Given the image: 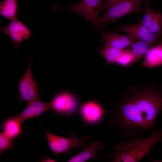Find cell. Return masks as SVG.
<instances>
[{
    "instance_id": "5b68a950",
    "label": "cell",
    "mask_w": 162,
    "mask_h": 162,
    "mask_svg": "<svg viewBox=\"0 0 162 162\" xmlns=\"http://www.w3.org/2000/svg\"><path fill=\"white\" fill-rule=\"evenodd\" d=\"M102 3V0H81L69 7L62 8L54 5L52 10H55L59 9L74 12L82 16L97 27L98 15L101 10Z\"/></svg>"
},
{
    "instance_id": "cb8c5ba5",
    "label": "cell",
    "mask_w": 162,
    "mask_h": 162,
    "mask_svg": "<svg viewBox=\"0 0 162 162\" xmlns=\"http://www.w3.org/2000/svg\"><path fill=\"white\" fill-rule=\"evenodd\" d=\"M149 158L154 162H162V160H158L154 158L151 155V154H149L148 156Z\"/></svg>"
},
{
    "instance_id": "d6986e66",
    "label": "cell",
    "mask_w": 162,
    "mask_h": 162,
    "mask_svg": "<svg viewBox=\"0 0 162 162\" xmlns=\"http://www.w3.org/2000/svg\"><path fill=\"white\" fill-rule=\"evenodd\" d=\"M123 50L105 45L101 49L100 53L107 64H111L116 63Z\"/></svg>"
},
{
    "instance_id": "8fae6325",
    "label": "cell",
    "mask_w": 162,
    "mask_h": 162,
    "mask_svg": "<svg viewBox=\"0 0 162 162\" xmlns=\"http://www.w3.org/2000/svg\"><path fill=\"white\" fill-rule=\"evenodd\" d=\"M80 112L83 119L90 124L99 122L104 118L105 111L97 103L90 101L83 104L81 106Z\"/></svg>"
},
{
    "instance_id": "ffe728a7",
    "label": "cell",
    "mask_w": 162,
    "mask_h": 162,
    "mask_svg": "<svg viewBox=\"0 0 162 162\" xmlns=\"http://www.w3.org/2000/svg\"><path fill=\"white\" fill-rule=\"evenodd\" d=\"M134 63V56L129 50L125 49L123 50L115 63L120 66L127 67Z\"/></svg>"
},
{
    "instance_id": "5bb4252c",
    "label": "cell",
    "mask_w": 162,
    "mask_h": 162,
    "mask_svg": "<svg viewBox=\"0 0 162 162\" xmlns=\"http://www.w3.org/2000/svg\"><path fill=\"white\" fill-rule=\"evenodd\" d=\"M104 148V145L100 142L95 141L87 144L80 153L72 156L68 162H84L93 158L100 157L109 158L111 155L105 156H98L96 152L99 150Z\"/></svg>"
},
{
    "instance_id": "2e32d148",
    "label": "cell",
    "mask_w": 162,
    "mask_h": 162,
    "mask_svg": "<svg viewBox=\"0 0 162 162\" xmlns=\"http://www.w3.org/2000/svg\"><path fill=\"white\" fill-rule=\"evenodd\" d=\"M154 45L142 40L135 39L127 49L134 57L135 62L145 56L149 50Z\"/></svg>"
},
{
    "instance_id": "7a4b0ae2",
    "label": "cell",
    "mask_w": 162,
    "mask_h": 162,
    "mask_svg": "<svg viewBox=\"0 0 162 162\" xmlns=\"http://www.w3.org/2000/svg\"><path fill=\"white\" fill-rule=\"evenodd\" d=\"M162 140V128L157 132L145 137H129L119 142L112 156V162H139L150 154L153 146Z\"/></svg>"
},
{
    "instance_id": "44dd1931",
    "label": "cell",
    "mask_w": 162,
    "mask_h": 162,
    "mask_svg": "<svg viewBox=\"0 0 162 162\" xmlns=\"http://www.w3.org/2000/svg\"><path fill=\"white\" fill-rule=\"evenodd\" d=\"M13 139L9 137L4 132L0 133V154L8 149H11Z\"/></svg>"
},
{
    "instance_id": "6da1fadb",
    "label": "cell",
    "mask_w": 162,
    "mask_h": 162,
    "mask_svg": "<svg viewBox=\"0 0 162 162\" xmlns=\"http://www.w3.org/2000/svg\"><path fill=\"white\" fill-rule=\"evenodd\" d=\"M162 110V84L150 82L130 85L120 94L110 113L108 124L122 133L120 142L126 137H141L154 128Z\"/></svg>"
},
{
    "instance_id": "7402d4cb",
    "label": "cell",
    "mask_w": 162,
    "mask_h": 162,
    "mask_svg": "<svg viewBox=\"0 0 162 162\" xmlns=\"http://www.w3.org/2000/svg\"><path fill=\"white\" fill-rule=\"evenodd\" d=\"M121 0H105L102 2L101 11H106L110 7Z\"/></svg>"
},
{
    "instance_id": "3957f363",
    "label": "cell",
    "mask_w": 162,
    "mask_h": 162,
    "mask_svg": "<svg viewBox=\"0 0 162 162\" xmlns=\"http://www.w3.org/2000/svg\"><path fill=\"white\" fill-rule=\"evenodd\" d=\"M43 128L50 147L52 152L57 156L64 152L71 155L69 150L73 148L77 151L83 150L89 140L88 135L78 137L74 132L69 134L68 138H65L48 132Z\"/></svg>"
},
{
    "instance_id": "603a6c76",
    "label": "cell",
    "mask_w": 162,
    "mask_h": 162,
    "mask_svg": "<svg viewBox=\"0 0 162 162\" xmlns=\"http://www.w3.org/2000/svg\"><path fill=\"white\" fill-rule=\"evenodd\" d=\"M56 160H53V159L50 158H46L43 159L41 161V162H56Z\"/></svg>"
},
{
    "instance_id": "7c38bea8",
    "label": "cell",
    "mask_w": 162,
    "mask_h": 162,
    "mask_svg": "<svg viewBox=\"0 0 162 162\" xmlns=\"http://www.w3.org/2000/svg\"><path fill=\"white\" fill-rule=\"evenodd\" d=\"M50 103L40 99L28 103L26 108L20 113L14 116L21 124L25 120L37 117L50 109Z\"/></svg>"
},
{
    "instance_id": "ba28073f",
    "label": "cell",
    "mask_w": 162,
    "mask_h": 162,
    "mask_svg": "<svg viewBox=\"0 0 162 162\" xmlns=\"http://www.w3.org/2000/svg\"><path fill=\"white\" fill-rule=\"evenodd\" d=\"M114 32H124L135 39H138L155 45L161 40V38L152 33L141 22L119 26Z\"/></svg>"
},
{
    "instance_id": "9a60e30c",
    "label": "cell",
    "mask_w": 162,
    "mask_h": 162,
    "mask_svg": "<svg viewBox=\"0 0 162 162\" xmlns=\"http://www.w3.org/2000/svg\"><path fill=\"white\" fill-rule=\"evenodd\" d=\"M144 68H154L162 66V40L152 47L142 63Z\"/></svg>"
},
{
    "instance_id": "9c48e42d",
    "label": "cell",
    "mask_w": 162,
    "mask_h": 162,
    "mask_svg": "<svg viewBox=\"0 0 162 162\" xmlns=\"http://www.w3.org/2000/svg\"><path fill=\"white\" fill-rule=\"evenodd\" d=\"M50 103L51 110L65 115L73 113L77 106L75 97L72 94L66 92H61L56 94Z\"/></svg>"
},
{
    "instance_id": "ac0fdd59",
    "label": "cell",
    "mask_w": 162,
    "mask_h": 162,
    "mask_svg": "<svg viewBox=\"0 0 162 162\" xmlns=\"http://www.w3.org/2000/svg\"><path fill=\"white\" fill-rule=\"evenodd\" d=\"M21 124L14 116L9 118L4 123L3 132L13 139L19 137L22 133Z\"/></svg>"
},
{
    "instance_id": "30bf717a",
    "label": "cell",
    "mask_w": 162,
    "mask_h": 162,
    "mask_svg": "<svg viewBox=\"0 0 162 162\" xmlns=\"http://www.w3.org/2000/svg\"><path fill=\"white\" fill-rule=\"evenodd\" d=\"M144 6V16L141 22L152 33L161 38L162 33V13L149 5L148 0H142Z\"/></svg>"
},
{
    "instance_id": "d4e9b609",
    "label": "cell",
    "mask_w": 162,
    "mask_h": 162,
    "mask_svg": "<svg viewBox=\"0 0 162 162\" xmlns=\"http://www.w3.org/2000/svg\"></svg>"
},
{
    "instance_id": "8992f818",
    "label": "cell",
    "mask_w": 162,
    "mask_h": 162,
    "mask_svg": "<svg viewBox=\"0 0 162 162\" xmlns=\"http://www.w3.org/2000/svg\"><path fill=\"white\" fill-rule=\"evenodd\" d=\"M30 65V61L27 70L18 82L19 102L28 101L29 103L40 99L38 86L34 80Z\"/></svg>"
},
{
    "instance_id": "e0dca14e",
    "label": "cell",
    "mask_w": 162,
    "mask_h": 162,
    "mask_svg": "<svg viewBox=\"0 0 162 162\" xmlns=\"http://www.w3.org/2000/svg\"><path fill=\"white\" fill-rule=\"evenodd\" d=\"M17 0H4L0 4V15L10 21L17 19Z\"/></svg>"
},
{
    "instance_id": "52a82bcc",
    "label": "cell",
    "mask_w": 162,
    "mask_h": 162,
    "mask_svg": "<svg viewBox=\"0 0 162 162\" xmlns=\"http://www.w3.org/2000/svg\"><path fill=\"white\" fill-rule=\"evenodd\" d=\"M1 32L6 34L10 38L14 47L18 48L21 43L28 39L31 36L29 28L18 19L10 21L6 26H1Z\"/></svg>"
},
{
    "instance_id": "4fadbf2b",
    "label": "cell",
    "mask_w": 162,
    "mask_h": 162,
    "mask_svg": "<svg viewBox=\"0 0 162 162\" xmlns=\"http://www.w3.org/2000/svg\"><path fill=\"white\" fill-rule=\"evenodd\" d=\"M101 36L106 46L122 50L128 48L135 39L127 34L113 33L105 31L102 32Z\"/></svg>"
},
{
    "instance_id": "277c9868",
    "label": "cell",
    "mask_w": 162,
    "mask_h": 162,
    "mask_svg": "<svg viewBox=\"0 0 162 162\" xmlns=\"http://www.w3.org/2000/svg\"><path fill=\"white\" fill-rule=\"evenodd\" d=\"M142 0H121L109 8L105 14L99 17L97 27L119 19L130 14L143 13L144 8L141 7Z\"/></svg>"
}]
</instances>
